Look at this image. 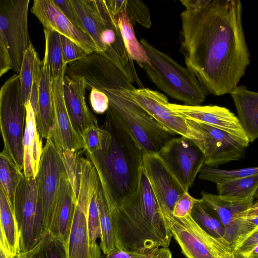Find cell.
<instances>
[{"instance_id":"6da1fadb","label":"cell","mask_w":258,"mask_h":258,"mask_svg":"<svg viewBox=\"0 0 258 258\" xmlns=\"http://www.w3.org/2000/svg\"><path fill=\"white\" fill-rule=\"evenodd\" d=\"M180 53L208 94L221 96L238 85L250 63L239 0H180Z\"/></svg>"},{"instance_id":"7a4b0ae2","label":"cell","mask_w":258,"mask_h":258,"mask_svg":"<svg viewBox=\"0 0 258 258\" xmlns=\"http://www.w3.org/2000/svg\"><path fill=\"white\" fill-rule=\"evenodd\" d=\"M101 148L87 159L94 165L111 211L137 190L142 152L132 137L107 111Z\"/></svg>"},{"instance_id":"3957f363","label":"cell","mask_w":258,"mask_h":258,"mask_svg":"<svg viewBox=\"0 0 258 258\" xmlns=\"http://www.w3.org/2000/svg\"><path fill=\"white\" fill-rule=\"evenodd\" d=\"M111 212L116 247L146 252L155 247L169 245L172 238L169 226L143 167L136 191Z\"/></svg>"},{"instance_id":"277c9868","label":"cell","mask_w":258,"mask_h":258,"mask_svg":"<svg viewBox=\"0 0 258 258\" xmlns=\"http://www.w3.org/2000/svg\"><path fill=\"white\" fill-rule=\"evenodd\" d=\"M140 43L150 63H144L141 67L157 87L185 105H201L208 93L194 73L167 54L155 48L145 39H141Z\"/></svg>"},{"instance_id":"5b68a950","label":"cell","mask_w":258,"mask_h":258,"mask_svg":"<svg viewBox=\"0 0 258 258\" xmlns=\"http://www.w3.org/2000/svg\"><path fill=\"white\" fill-rule=\"evenodd\" d=\"M109 100L108 111L132 137L142 152L158 153L174 137L131 98L129 91L101 90Z\"/></svg>"},{"instance_id":"8992f818","label":"cell","mask_w":258,"mask_h":258,"mask_svg":"<svg viewBox=\"0 0 258 258\" xmlns=\"http://www.w3.org/2000/svg\"><path fill=\"white\" fill-rule=\"evenodd\" d=\"M66 74L83 80L86 89L132 91L135 89L130 68L111 46L95 51L70 63Z\"/></svg>"},{"instance_id":"52a82bcc","label":"cell","mask_w":258,"mask_h":258,"mask_svg":"<svg viewBox=\"0 0 258 258\" xmlns=\"http://www.w3.org/2000/svg\"><path fill=\"white\" fill-rule=\"evenodd\" d=\"M26 115L19 77L15 74L0 89V134L3 152L20 171L23 169V138Z\"/></svg>"},{"instance_id":"ba28073f","label":"cell","mask_w":258,"mask_h":258,"mask_svg":"<svg viewBox=\"0 0 258 258\" xmlns=\"http://www.w3.org/2000/svg\"><path fill=\"white\" fill-rule=\"evenodd\" d=\"M82 176L79 192L67 246V258H101V250L90 243L87 216L92 192L99 183L92 163L82 157Z\"/></svg>"},{"instance_id":"9c48e42d","label":"cell","mask_w":258,"mask_h":258,"mask_svg":"<svg viewBox=\"0 0 258 258\" xmlns=\"http://www.w3.org/2000/svg\"><path fill=\"white\" fill-rule=\"evenodd\" d=\"M14 212L20 235L19 253L33 248L44 235L43 214L35 178L23 173L17 186Z\"/></svg>"},{"instance_id":"30bf717a","label":"cell","mask_w":258,"mask_h":258,"mask_svg":"<svg viewBox=\"0 0 258 258\" xmlns=\"http://www.w3.org/2000/svg\"><path fill=\"white\" fill-rule=\"evenodd\" d=\"M188 139L202 151L204 165L216 167L243 157L249 143L214 127L186 120Z\"/></svg>"},{"instance_id":"8fae6325","label":"cell","mask_w":258,"mask_h":258,"mask_svg":"<svg viewBox=\"0 0 258 258\" xmlns=\"http://www.w3.org/2000/svg\"><path fill=\"white\" fill-rule=\"evenodd\" d=\"M29 0H0V40L12 69L19 75L25 51L32 44L28 24Z\"/></svg>"},{"instance_id":"7c38bea8","label":"cell","mask_w":258,"mask_h":258,"mask_svg":"<svg viewBox=\"0 0 258 258\" xmlns=\"http://www.w3.org/2000/svg\"><path fill=\"white\" fill-rule=\"evenodd\" d=\"M166 221L172 237L187 258H217L218 255L232 250L228 242L208 234L190 215L180 218L172 216Z\"/></svg>"},{"instance_id":"4fadbf2b","label":"cell","mask_w":258,"mask_h":258,"mask_svg":"<svg viewBox=\"0 0 258 258\" xmlns=\"http://www.w3.org/2000/svg\"><path fill=\"white\" fill-rule=\"evenodd\" d=\"M142 165L166 221L173 216V209L178 198L188 190L183 187L158 153L142 152Z\"/></svg>"},{"instance_id":"5bb4252c","label":"cell","mask_w":258,"mask_h":258,"mask_svg":"<svg viewBox=\"0 0 258 258\" xmlns=\"http://www.w3.org/2000/svg\"><path fill=\"white\" fill-rule=\"evenodd\" d=\"M158 154L183 187L188 190L204 166V157L198 147L185 137H174Z\"/></svg>"},{"instance_id":"9a60e30c","label":"cell","mask_w":258,"mask_h":258,"mask_svg":"<svg viewBox=\"0 0 258 258\" xmlns=\"http://www.w3.org/2000/svg\"><path fill=\"white\" fill-rule=\"evenodd\" d=\"M64 171L59 153L51 140H46L35 177L43 210L44 234L48 230L60 176Z\"/></svg>"},{"instance_id":"2e32d148","label":"cell","mask_w":258,"mask_h":258,"mask_svg":"<svg viewBox=\"0 0 258 258\" xmlns=\"http://www.w3.org/2000/svg\"><path fill=\"white\" fill-rule=\"evenodd\" d=\"M65 75L51 82L53 120L47 139L59 153L83 149L81 136L74 128L64 103L63 88Z\"/></svg>"},{"instance_id":"e0dca14e","label":"cell","mask_w":258,"mask_h":258,"mask_svg":"<svg viewBox=\"0 0 258 258\" xmlns=\"http://www.w3.org/2000/svg\"><path fill=\"white\" fill-rule=\"evenodd\" d=\"M167 106L185 120L214 127L249 143L237 117L226 107L217 105L189 106L170 103Z\"/></svg>"},{"instance_id":"ac0fdd59","label":"cell","mask_w":258,"mask_h":258,"mask_svg":"<svg viewBox=\"0 0 258 258\" xmlns=\"http://www.w3.org/2000/svg\"><path fill=\"white\" fill-rule=\"evenodd\" d=\"M31 12L44 28L55 31L69 38L88 54L99 50L91 38L74 26L52 0H34Z\"/></svg>"},{"instance_id":"d6986e66","label":"cell","mask_w":258,"mask_h":258,"mask_svg":"<svg viewBox=\"0 0 258 258\" xmlns=\"http://www.w3.org/2000/svg\"><path fill=\"white\" fill-rule=\"evenodd\" d=\"M129 92L133 100L162 125L188 139L186 120L168 108V98L163 94L145 88Z\"/></svg>"},{"instance_id":"ffe728a7","label":"cell","mask_w":258,"mask_h":258,"mask_svg":"<svg viewBox=\"0 0 258 258\" xmlns=\"http://www.w3.org/2000/svg\"><path fill=\"white\" fill-rule=\"evenodd\" d=\"M76 202L64 171L60 176L47 232L61 240L66 249Z\"/></svg>"},{"instance_id":"44dd1931","label":"cell","mask_w":258,"mask_h":258,"mask_svg":"<svg viewBox=\"0 0 258 258\" xmlns=\"http://www.w3.org/2000/svg\"><path fill=\"white\" fill-rule=\"evenodd\" d=\"M63 89L66 109L71 123L77 133L81 136L87 127L98 125L96 116L86 103V87L83 80L79 78H71L65 75Z\"/></svg>"},{"instance_id":"7402d4cb","label":"cell","mask_w":258,"mask_h":258,"mask_svg":"<svg viewBox=\"0 0 258 258\" xmlns=\"http://www.w3.org/2000/svg\"><path fill=\"white\" fill-rule=\"evenodd\" d=\"M26 115L23 138V169L27 178L35 179L43 151L41 138L37 130L35 114L30 100L25 104Z\"/></svg>"},{"instance_id":"603a6c76","label":"cell","mask_w":258,"mask_h":258,"mask_svg":"<svg viewBox=\"0 0 258 258\" xmlns=\"http://www.w3.org/2000/svg\"><path fill=\"white\" fill-rule=\"evenodd\" d=\"M234 102L238 119L249 142L258 137V93L244 86H236L230 93Z\"/></svg>"},{"instance_id":"cb8c5ba5","label":"cell","mask_w":258,"mask_h":258,"mask_svg":"<svg viewBox=\"0 0 258 258\" xmlns=\"http://www.w3.org/2000/svg\"><path fill=\"white\" fill-rule=\"evenodd\" d=\"M34 112L39 136L47 140L53 124V107L51 82L44 58L41 63L37 101Z\"/></svg>"},{"instance_id":"d4e9b609","label":"cell","mask_w":258,"mask_h":258,"mask_svg":"<svg viewBox=\"0 0 258 258\" xmlns=\"http://www.w3.org/2000/svg\"><path fill=\"white\" fill-rule=\"evenodd\" d=\"M201 199L217 213L225 230L243 217L254 202L257 196L242 199H229L202 191Z\"/></svg>"},{"instance_id":"484cf974","label":"cell","mask_w":258,"mask_h":258,"mask_svg":"<svg viewBox=\"0 0 258 258\" xmlns=\"http://www.w3.org/2000/svg\"><path fill=\"white\" fill-rule=\"evenodd\" d=\"M80 18L84 32L93 40L100 51L106 48L102 43L101 36L106 29L96 0H71Z\"/></svg>"},{"instance_id":"4316f807","label":"cell","mask_w":258,"mask_h":258,"mask_svg":"<svg viewBox=\"0 0 258 258\" xmlns=\"http://www.w3.org/2000/svg\"><path fill=\"white\" fill-rule=\"evenodd\" d=\"M42 61L32 43L25 51L19 74L22 98L25 104L30 99L34 84L40 79Z\"/></svg>"},{"instance_id":"83f0119b","label":"cell","mask_w":258,"mask_h":258,"mask_svg":"<svg viewBox=\"0 0 258 258\" xmlns=\"http://www.w3.org/2000/svg\"><path fill=\"white\" fill-rule=\"evenodd\" d=\"M45 59L51 82L66 74L67 65L63 63L60 35L55 31L44 28Z\"/></svg>"},{"instance_id":"f1b7e54d","label":"cell","mask_w":258,"mask_h":258,"mask_svg":"<svg viewBox=\"0 0 258 258\" xmlns=\"http://www.w3.org/2000/svg\"><path fill=\"white\" fill-rule=\"evenodd\" d=\"M190 215L199 226L208 234L227 241L224 238L225 228L220 218L215 211L201 199H196Z\"/></svg>"},{"instance_id":"f546056e","label":"cell","mask_w":258,"mask_h":258,"mask_svg":"<svg viewBox=\"0 0 258 258\" xmlns=\"http://www.w3.org/2000/svg\"><path fill=\"white\" fill-rule=\"evenodd\" d=\"M0 224L7 249L11 255L19 253L20 235L14 211L0 187Z\"/></svg>"},{"instance_id":"4dcf8cb0","label":"cell","mask_w":258,"mask_h":258,"mask_svg":"<svg viewBox=\"0 0 258 258\" xmlns=\"http://www.w3.org/2000/svg\"><path fill=\"white\" fill-rule=\"evenodd\" d=\"M105 2L115 16L124 13L134 25L136 22L145 28H150L151 27L152 22L149 10L141 1L105 0Z\"/></svg>"},{"instance_id":"1f68e13d","label":"cell","mask_w":258,"mask_h":258,"mask_svg":"<svg viewBox=\"0 0 258 258\" xmlns=\"http://www.w3.org/2000/svg\"><path fill=\"white\" fill-rule=\"evenodd\" d=\"M218 195L229 199H242L257 196L258 174L217 183Z\"/></svg>"},{"instance_id":"d6a6232c","label":"cell","mask_w":258,"mask_h":258,"mask_svg":"<svg viewBox=\"0 0 258 258\" xmlns=\"http://www.w3.org/2000/svg\"><path fill=\"white\" fill-rule=\"evenodd\" d=\"M116 20L125 48L132 59L140 67L144 63H150L145 50L137 39L134 25L126 14H119Z\"/></svg>"},{"instance_id":"836d02e7","label":"cell","mask_w":258,"mask_h":258,"mask_svg":"<svg viewBox=\"0 0 258 258\" xmlns=\"http://www.w3.org/2000/svg\"><path fill=\"white\" fill-rule=\"evenodd\" d=\"M101 237L99 247L104 254L116 247L111 212L106 201L100 183L97 191Z\"/></svg>"},{"instance_id":"e575fe53","label":"cell","mask_w":258,"mask_h":258,"mask_svg":"<svg viewBox=\"0 0 258 258\" xmlns=\"http://www.w3.org/2000/svg\"><path fill=\"white\" fill-rule=\"evenodd\" d=\"M22 175V171L15 166L4 152H0V187L14 211L15 190Z\"/></svg>"},{"instance_id":"d590c367","label":"cell","mask_w":258,"mask_h":258,"mask_svg":"<svg viewBox=\"0 0 258 258\" xmlns=\"http://www.w3.org/2000/svg\"><path fill=\"white\" fill-rule=\"evenodd\" d=\"M27 252L33 258H67L64 244L48 232L44 234L38 244Z\"/></svg>"},{"instance_id":"8d00e7d4","label":"cell","mask_w":258,"mask_h":258,"mask_svg":"<svg viewBox=\"0 0 258 258\" xmlns=\"http://www.w3.org/2000/svg\"><path fill=\"white\" fill-rule=\"evenodd\" d=\"M201 179L215 182L242 178L258 174V168L247 167L235 170H224L203 166L199 171Z\"/></svg>"},{"instance_id":"74e56055","label":"cell","mask_w":258,"mask_h":258,"mask_svg":"<svg viewBox=\"0 0 258 258\" xmlns=\"http://www.w3.org/2000/svg\"><path fill=\"white\" fill-rule=\"evenodd\" d=\"M64 170L76 200L79 192L82 176V156L79 151H66L60 153Z\"/></svg>"},{"instance_id":"f35d334b","label":"cell","mask_w":258,"mask_h":258,"mask_svg":"<svg viewBox=\"0 0 258 258\" xmlns=\"http://www.w3.org/2000/svg\"><path fill=\"white\" fill-rule=\"evenodd\" d=\"M99 184L100 182L92 192L89 204L87 216V227L90 243L95 249L100 248L97 243V240L101 237L97 200V191Z\"/></svg>"},{"instance_id":"ab89813d","label":"cell","mask_w":258,"mask_h":258,"mask_svg":"<svg viewBox=\"0 0 258 258\" xmlns=\"http://www.w3.org/2000/svg\"><path fill=\"white\" fill-rule=\"evenodd\" d=\"M104 132V128L99 125L91 126L84 131L81 138L86 154H92L101 148Z\"/></svg>"},{"instance_id":"60d3db41","label":"cell","mask_w":258,"mask_h":258,"mask_svg":"<svg viewBox=\"0 0 258 258\" xmlns=\"http://www.w3.org/2000/svg\"><path fill=\"white\" fill-rule=\"evenodd\" d=\"M60 35L63 63L65 65L85 57L87 52L69 38Z\"/></svg>"},{"instance_id":"b9f144b4","label":"cell","mask_w":258,"mask_h":258,"mask_svg":"<svg viewBox=\"0 0 258 258\" xmlns=\"http://www.w3.org/2000/svg\"><path fill=\"white\" fill-rule=\"evenodd\" d=\"M243 258H258V229L255 230L232 251Z\"/></svg>"},{"instance_id":"7bdbcfd3","label":"cell","mask_w":258,"mask_h":258,"mask_svg":"<svg viewBox=\"0 0 258 258\" xmlns=\"http://www.w3.org/2000/svg\"><path fill=\"white\" fill-rule=\"evenodd\" d=\"M64 16L76 27L84 32L79 16L71 0H52Z\"/></svg>"},{"instance_id":"ee69618b","label":"cell","mask_w":258,"mask_h":258,"mask_svg":"<svg viewBox=\"0 0 258 258\" xmlns=\"http://www.w3.org/2000/svg\"><path fill=\"white\" fill-rule=\"evenodd\" d=\"M196 199L191 197L188 191L182 195L175 203L172 211L174 217L180 218L190 215Z\"/></svg>"},{"instance_id":"f6af8a7d","label":"cell","mask_w":258,"mask_h":258,"mask_svg":"<svg viewBox=\"0 0 258 258\" xmlns=\"http://www.w3.org/2000/svg\"><path fill=\"white\" fill-rule=\"evenodd\" d=\"M91 107L96 113L102 114L109 108L108 98L103 91L97 89H92L89 96Z\"/></svg>"},{"instance_id":"bcb514c9","label":"cell","mask_w":258,"mask_h":258,"mask_svg":"<svg viewBox=\"0 0 258 258\" xmlns=\"http://www.w3.org/2000/svg\"><path fill=\"white\" fill-rule=\"evenodd\" d=\"M147 251L125 250L115 247L104 254L103 258H142Z\"/></svg>"},{"instance_id":"7dc6e473","label":"cell","mask_w":258,"mask_h":258,"mask_svg":"<svg viewBox=\"0 0 258 258\" xmlns=\"http://www.w3.org/2000/svg\"><path fill=\"white\" fill-rule=\"evenodd\" d=\"M12 69L8 53L0 40V78Z\"/></svg>"},{"instance_id":"c3c4849f","label":"cell","mask_w":258,"mask_h":258,"mask_svg":"<svg viewBox=\"0 0 258 258\" xmlns=\"http://www.w3.org/2000/svg\"><path fill=\"white\" fill-rule=\"evenodd\" d=\"M0 246L3 249V250L6 253V254L10 257L11 255H10L5 243L4 237L3 236V233L2 231V229L1 228V224H0Z\"/></svg>"},{"instance_id":"681fc988","label":"cell","mask_w":258,"mask_h":258,"mask_svg":"<svg viewBox=\"0 0 258 258\" xmlns=\"http://www.w3.org/2000/svg\"><path fill=\"white\" fill-rule=\"evenodd\" d=\"M10 258H33L28 252L19 253L14 254Z\"/></svg>"},{"instance_id":"f907efd6","label":"cell","mask_w":258,"mask_h":258,"mask_svg":"<svg viewBox=\"0 0 258 258\" xmlns=\"http://www.w3.org/2000/svg\"><path fill=\"white\" fill-rule=\"evenodd\" d=\"M217 258H235L233 252L231 250L219 255H218Z\"/></svg>"},{"instance_id":"816d5d0a","label":"cell","mask_w":258,"mask_h":258,"mask_svg":"<svg viewBox=\"0 0 258 258\" xmlns=\"http://www.w3.org/2000/svg\"><path fill=\"white\" fill-rule=\"evenodd\" d=\"M142 258H160L156 254L151 252H148L146 253V254Z\"/></svg>"},{"instance_id":"f5cc1de1","label":"cell","mask_w":258,"mask_h":258,"mask_svg":"<svg viewBox=\"0 0 258 258\" xmlns=\"http://www.w3.org/2000/svg\"><path fill=\"white\" fill-rule=\"evenodd\" d=\"M0 258H10L0 246Z\"/></svg>"},{"instance_id":"db71d44e","label":"cell","mask_w":258,"mask_h":258,"mask_svg":"<svg viewBox=\"0 0 258 258\" xmlns=\"http://www.w3.org/2000/svg\"><path fill=\"white\" fill-rule=\"evenodd\" d=\"M235 258H243L238 255L234 254Z\"/></svg>"}]
</instances>
